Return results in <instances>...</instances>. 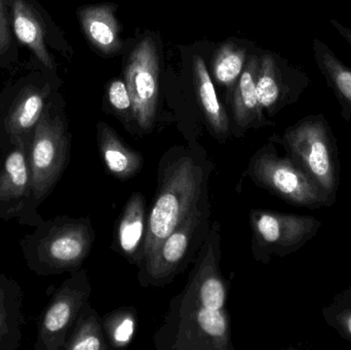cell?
<instances>
[{
    "label": "cell",
    "mask_w": 351,
    "mask_h": 350,
    "mask_svg": "<svg viewBox=\"0 0 351 350\" xmlns=\"http://www.w3.org/2000/svg\"><path fill=\"white\" fill-rule=\"evenodd\" d=\"M185 289L171 302L156 345L173 350H231L227 286L220 271V225L214 222Z\"/></svg>",
    "instance_id": "1"
},
{
    "label": "cell",
    "mask_w": 351,
    "mask_h": 350,
    "mask_svg": "<svg viewBox=\"0 0 351 350\" xmlns=\"http://www.w3.org/2000/svg\"><path fill=\"white\" fill-rule=\"evenodd\" d=\"M158 173V192L147 218L141 264L208 195V178L192 156L162 160Z\"/></svg>",
    "instance_id": "2"
},
{
    "label": "cell",
    "mask_w": 351,
    "mask_h": 350,
    "mask_svg": "<svg viewBox=\"0 0 351 350\" xmlns=\"http://www.w3.org/2000/svg\"><path fill=\"white\" fill-rule=\"evenodd\" d=\"M276 142L333 205L339 188L340 160L337 140L328 119L323 114L307 115L287 127Z\"/></svg>",
    "instance_id": "3"
},
{
    "label": "cell",
    "mask_w": 351,
    "mask_h": 350,
    "mask_svg": "<svg viewBox=\"0 0 351 350\" xmlns=\"http://www.w3.org/2000/svg\"><path fill=\"white\" fill-rule=\"evenodd\" d=\"M247 174L256 185L294 207L317 210L332 205L317 183L274 143L266 144L250 160Z\"/></svg>",
    "instance_id": "4"
},
{
    "label": "cell",
    "mask_w": 351,
    "mask_h": 350,
    "mask_svg": "<svg viewBox=\"0 0 351 350\" xmlns=\"http://www.w3.org/2000/svg\"><path fill=\"white\" fill-rule=\"evenodd\" d=\"M252 251L256 260L269 263L272 257L296 253L313 240L322 227L313 216L280 213L269 210H253L250 215Z\"/></svg>",
    "instance_id": "5"
},
{
    "label": "cell",
    "mask_w": 351,
    "mask_h": 350,
    "mask_svg": "<svg viewBox=\"0 0 351 350\" xmlns=\"http://www.w3.org/2000/svg\"><path fill=\"white\" fill-rule=\"evenodd\" d=\"M208 199L173 230L140 265L139 279L142 286H164L172 282L184 268L186 261L197 245L202 244L200 236L208 232Z\"/></svg>",
    "instance_id": "6"
},
{
    "label": "cell",
    "mask_w": 351,
    "mask_h": 350,
    "mask_svg": "<svg viewBox=\"0 0 351 350\" xmlns=\"http://www.w3.org/2000/svg\"><path fill=\"white\" fill-rule=\"evenodd\" d=\"M125 78L133 102V118L142 131H150L158 114L160 88V53L152 36L142 39L132 51Z\"/></svg>",
    "instance_id": "7"
},
{
    "label": "cell",
    "mask_w": 351,
    "mask_h": 350,
    "mask_svg": "<svg viewBox=\"0 0 351 350\" xmlns=\"http://www.w3.org/2000/svg\"><path fill=\"white\" fill-rule=\"evenodd\" d=\"M67 150L63 121L58 116L43 114L35 127L29 156L31 189L37 199L47 195L61 176Z\"/></svg>",
    "instance_id": "8"
},
{
    "label": "cell",
    "mask_w": 351,
    "mask_h": 350,
    "mask_svg": "<svg viewBox=\"0 0 351 350\" xmlns=\"http://www.w3.org/2000/svg\"><path fill=\"white\" fill-rule=\"evenodd\" d=\"M311 84V77L301 68L289 65L272 53H265L260 57L258 101L260 108L270 115L276 114L286 105L296 102Z\"/></svg>",
    "instance_id": "9"
},
{
    "label": "cell",
    "mask_w": 351,
    "mask_h": 350,
    "mask_svg": "<svg viewBox=\"0 0 351 350\" xmlns=\"http://www.w3.org/2000/svg\"><path fill=\"white\" fill-rule=\"evenodd\" d=\"M90 294L86 271H82L67 282L49 306L43 318V334L53 345L63 342L78 312L84 308Z\"/></svg>",
    "instance_id": "10"
},
{
    "label": "cell",
    "mask_w": 351,
    "mask_h": 350,
    "mask_svg": "<svg viewBox=\"0 0 351 350\" xmlns=\"http://www.w3.org/2000/svg\"><path fill=\"white\" fill-rule=\"evenodd\" d=\"M147 218L145 197L134 192L123 208L115 234L117 251L139 266L143 256Z\"/></svg>",
    "instance_id": "11"
},
{
    "label": "cell",
    "mask_w": 351,
    "mask_h": 350,
    "mask_svg": "<svg viewBox=\"0 0 351 350\" xmlns=\"http://www.w3.org/2000/svg\"><path fill=\"white\" fill-rule=\"evenodd\" d=\"M115 12L117 6L111 3L86 6L78 12L84 35L103 55H115L123 47L121 25Z\"/></svg>",
    "instance_id": "12"
},
{
    "label": "cell",
    "mask_w": 351,
    "mask_h": 350,
    "mask_svg": "<svg viewBox=\"0 0 351 350\" xmlns=\"http://www.w3.org/2000/svg\"><path fill=\"white\" fill-rule=\"evenodd\" d=\"M94 242L90 223L76 222L64 226L47 245L49 260L61 268L77 267L88 257Z\"/></svg>",
    "instance_id": "13"
},
{
    "label": "cell",
    "mask_w": 351,
    "mask_h": 350,
    "mask_svg": "<svg viewBox=\"0 0 351 350\" xmlns=\"http://www.w3.org/2000/svg\"><path fill=\"white\" fill-rule=\"evenodd\" d=\"M98 141L101 158L107 170L115 178L129 180L141 171L144 164L141 154L125 145L106 123H99Z\"/></svg>",
    "instance_id": "14"
},
{
    "label": "cell",
    "mask_w": 351,
    "mask_h": 350,
    "mask_svg": "<svg viewBox=\"0 0 351 350\" xmlns=\"http://www.w3.org/2000/svg\"><path fill=\"white\" fill-rule=\"evenodd\" d=\"M313 51L317 68L341 106V116L350 123L351 68L319 38L313 39Z\"/></svg>",
    "instance_id": "15"
},
{
    "label": "cell",
    "mask_w": 351,
    "mask_h": 350,
    "mask_svg": "<svg viewBox=\"0 0 351 350\" xmlns=\"http://www.w3.org/2000/svg\"><path fill=\"white\" fill-rule=\"evenodd\" d=\"M260 57L250 55L245 68L239 76V84L233 98V116L235 123L241 129H247L257 123H268L260 108L257 96V76L259 71Z\"/></svg>",
    "instance_id": "16"
},
{
    "label": "cell",
    "mask_w": 351,
    "mask_h": 350,
    "mask_svg": "<svg viewBox=\"0 0 351 350\" xmlns=\"http://www.w3.org/2000/svg\"><path fill=\"white\" fill-rule=\"evenodd\" d=\"M193 77L196 95L208 125L217 136L227 137L229 118L226 110L219 101L204 59L197 55L193 57Z\"/></svg>",
    "instance_id": "17"
},
{
    "label": "cell",
    "mask_w": 351,
    "mask_h": 350,
    "mask_svg": "<svg viewBox=\"0 0 351 350\" xmlns=\"http://www.w3.org/2000/svg\"><path fill=\"white\" fill-rule=\"evenodd\" d=\"M12 10V25L19 40L27 45L45 67L53 68L43 27L31 6L25 0H14Z\"/></svg>",
    "instance_id": "18"
},
{
    "label": "cell",
    "mask_w": 351,
    "mask_h": 350,
    "mask_svg": "<svg viewBox=\"0 0 351 350\" xmlns=\"http://www.w3.org/2000/svg\"><path fill=\"white\" fill-rule=\"evenodd\" d=\"M31 188V174L26 151L19 146L6 158L0 173V203L14 201Z\"/></svg>",
    "instance_id": "19"
},
{
    "label": "cell",
    "mask_w": 351,
    "mask_h": 350,
    "mask_svg": "<svg viewBox=\"0 0 351 350\" xmlns=\"http://www.w3.org/2000/svg\"><path fill=\"white\" fill-rule=\"evenodd\" d=\"M45 96L34 88L25 90L12 106L6 121V129L12 138H19L23 134L36 127L43 116Z\"/></svg>",
    "instance_id": "20"
},
{
    "label": "cell",
    "mask_w": 351,
    "mask_h": 350,
    "mask_svg": "<svg viewBox=\"0 0 351 350\" xmlns=\"http://www.w3.org/2000/svg\"><path fill=\"white\" fill-rule=\"evenodd\" d=\"M247 62V49L234 43L219 47L213 60V73L221 86H231L241 76Z\"/></svg>",
    "instance_id": "21"
},
{
    "label": "cell",
    "mask_w": 351,
    "mask_h": 350,
    "mask_svg": "<svg viewBox=\"0 0 351 350\" xmlns=\"http://www.w3.org/2000/svg\"><path fill=\"white\" fill-rule=\"evenodd\" d=\"M66 349L69 350H106L108 349L104 337L103 326L98 314L90 306L86 308L76 325L75 330Z\"/></svg>",
    "instance_id": "22"
},
{
    "label": "cell",
    "mask_w": 351,
    "mask_h": 350,
    "mask_svg": "<svg viewBox=\"0 0 351 350\" xmlns=\"http://www.w3.org/2000/svg\"><path fill=\"white\" fill-rule=\"evenodd\" d=\"M137 328V314L132 308H119L105 316L103 330L111 347L123 349L133 340Z\"/></svg>",
    "instance_id": "23"
},
{
    "label": "cell",
    "mask_w": 351,
    "mask_h": 350,
    "mask_svg": "<svg viewBox=\"0 0 351 350\" xmlns=\"http://www.w3.org/2000/svg\"><path fill=\"white\" fill-rule=\"evenodd\" d=\"M324 320L351 345V294L348 289L340 292L331 303L322 310Z\"/></svg>",
    "instance_id": "24"
},
{
    "label": "cell",
    "mask_w": 351,
    "mask_h": 350,
    "mask_svg": "<svg viewBox=\"0 0 351 350\" xmlns=\"http://www.w3.org/2000/svg\"><path fill=\"white\" fill-rule=\"evenodd\" d=\"M107 97L117 113L133 117V102L125 82L121 79L112 80L107 88Z\"/></svg>",
    "instance_id": "25"
},
{
    "label": "cell",
    "mask_w": 351,
    "mask_h": 350,
    "mask_svg": "<svg viewBox=\"0 0 351 350\" xmlns=\"http://www.w3.org/2000/svg\"><path fill=\"white\" fill-rule=\"evenodd\" d=\"M10 41L8 14H6L5 5H4V0H0V53L8 49Z\"/></svg>",
    "instance_id": "26"
},
{
    "label": "cell",
    "mask_w": 351,
    "mask_h": 350,
    "mask_svg": "<svg viewBox=\"0 0 351 350\" xmlns=\"http://www.w3.org/2000/svg\"><path fill=\"white\" fill-rule=\"evenodd\" d=\"M330 23H331L333 28L337 30L340 36H341L342 38L346 39V42H348L351 47V28L342 24V23L336 20V18H331V20H330Z\"/></svg>",
    "instance_id": "27"
},
{
    "label": "cell",
    "mask_w": 351,
    "mask_h": 350,
    "mask_svg": "<svg viewBox=\"0 0 351 350\" xmlns=\"http://www.w3.org/2000/svg\"><path fill=\"white\" fill-rule=\"evenodd\" d=\"M348 291H350V294H351V285L350 286V287L348 288Z\"/></svg>",
    "instance_id": "28"
}]
</instances>
